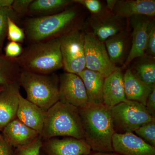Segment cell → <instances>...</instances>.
Segmentation results:
<instances>
[{
	"mask_svg": "<svg viewBox=\"0 0 155 155\" xmlns=\"http://www.w3.org/2000/svg\"><path fill=\"white\" fill-rule=\"evenodd\" d=\"M78 109L84 134L83 140L91 151L114 152L112 139L115 132L110 108L103 104L88 103Z\"/></svg>",
	"mask_w": 155,
	"mask_h": 155,
	"instance_id": "obj_1",
	"label": "cell"
},
{
	"mask_svg": "<svg viewBox=\"0 0 155 155\" xmlns=\"http://www.w3.org/2000/svg\"><path fill=\"white\" fill-rule=\"evenodd\" d=\"M81 18L79 8L72 7L57 14L29 18L25 22V36L31 43L58 38L81 27Z\"/></svg>",
	"mask_w": 155,
	"mask_h": 155,
	"instance_id": "obj_2",
	"label": "cell"
},
{
	"mask_svg": "<svg viewBox=\"0 0 155 155\" xmlns=\"http://www.w3.org/2000/svg\"><path fill=\"white\" fill-rule=\"evenodd\" d=\"M15 60L23 70L39 74L54 73L63 68L60 38L32 43Z\"/></svg>",
	"mask_w": 155,
	"mask_h": 155,
	"instance_id": "obj_3",
	"label": "cell"
},
{
	"mask_svg": "<svg viewBox=\"0 0 155 155\" xmlns=\"http://www.w3.org/2000/svg\"><path fill=\"white\" fill-rule=\"evenodd\" d=\"M40 135L43 140L59 137L83 140L84 134L78 108L58 101L47 111Z\"/></svg>",
	"mask_w": 155,
	"mask_h": 155,
	"instance_id": "obj_4",
	"label": "cell"
},
{
	"mask_svg": "<svg viewBox=\"0 0 155 155\" xmlns=\"http://www.w3.org/2000/svg\"><path fill=\"white\" fill-rule=\"evenodd\" d=\"M19 82L26 99L47 111L59 101V77L54 73L42 74L21 69Z\"/></svg>",
	"mask_w": 155,
	"mask_h": 155,
	"instance_id": "obj_5",
	"label": "cell"
},
{
	"mask_svg": "<svg viewBox=\"0 0 155 155\" xmlns=\"http://www.w3.org/2000/svg\"><path fill=\"white\" fill-rule=\"evenodd\" d=\"M114 131L116 133H134L153 118L145 106L134 101H127L110 108Z\"/></svg>",
	"mask_w": 155,
	"mask_h": 155,
	"instance_id": "obj_6",
	"label": "cell"
},
{
	"mask_svg": "<svg viewBox=\"0 0 155 155\" xmlns=\"http://www.w3.org/2000/svg\"><path fill=\"white\" fill-rule=\"evenodd\" d=\"M84 35L85 31L80 27L59 38L63 68L66 72L77 75L86 69Z\"/></svg>",
	"mask_w": 155,
	"mask_h": 155,
	"instance_id": "obj_7",
	"label": "cell"
},
{
	"mask_svg": "<svg viewBox=\"0 0 155 155\" xmlns=\"http://www.w3.org/2000/svg\"><path fill=\"white\" fill-rule=\"evenodd\" d=\"M84 55L86 69L98 72L104 77L118 68L110 60L104 43L89 31L85 32L84 35Z\"/></svg>",
	"mask_w": 155,
	"mask_h": 155,
	"instance_id": "obj_8",
	"label": "cell"
},
{
	"mask_svg": "<svg viewBox=\"0 0 155 155\" xmlns=\"http://www.w3.org/2000/svg\"><path fill=\"white\" fill-rule=\"evenodd\" d=\"M59 101L77 108L84 107L88 103L83 81L77 74L65 72L60 76Z\"/></svg>",
	"mask_w": 155,
	"mask_h": 155,
	"instance_id": "obj_9",
	"label": "cell"
},
{
	"mask_svg": "<svg viewBox=\"0 0 155 155\" xmlns=\"http://www.w3.org/2000/svg\"><path fill=\"white\" fill-rule=\"evenodd\" d=\"M125 19L107 11L91 16L88 19L91 32L100 41L104 42L108 38L126 29Z\"/></svg>",
	"mask_w": 155,
	"mask_h": 155,
	"instance_id": "obj_10",
	"label": "cell"
},
{
	"mask_svg": "<svg viewBox=\"0 0 155 155\" xmlns=\"http://www.w3.org/2000/svg\"><path fill=\"white\" fill-rule=\"evenodd\" d=\"M91 151L83 140L68 137L43 139L41 148L45 155H85Z\"/></svg>",
	"mask_w": 155,
	"mask_h": 155,
	"instance_id": "obj_11",
	"label": "cell"
},
{
	"mask_svg": "<svg viewBox=\"0 0 155 155\" xmlns=\"http://www.w3.org/2000/svg\"><path fill=\"white\" fill-rule=\"evenodd\" d=\"M152 18L145 16H135L129 18L132 28L130 52L124 66H128L134 59L146 54L148 28Z\"/></svg>",
	"mask_w": 155,
	"mask_h": 155,
	"instance_id": "obj_12",
	"label": "cell"
},
{
	"mask_svg": "<svg viewBox=\"0 0 155 155\" xmlns=\"http://www.w3.org/2000/svg\"><path fill=\"white\" fill-rule=\"evenodd\" d=\"M114 152L119 155H155V147L147 144L134 133H115L112 139Z\"/></svg>",
	"mask_w": 155,
	"mask_h": 155,
	"instance_id": "obj_13",
	"label": "cell"
},
{
	"mask_svg": "<svg viewBox=\"0 0 155 155\" xmlns=\"http://www.w3.org/2000/svg\"><path fill=\"white\" fill-rule=\"evenodd\" d=\"M19 81L9 84L0 91V131L17 117L20 93Z\"/></svg>",
	"mask_w": 155,
	"mask_h": 155,
	"instance_id": "obj_14",
	"label": "cell"
},
{
	"mask_svg": "<svg viewBox=\"0 0 155 155\" xmlns=\"http://www.w3.org/2000/svg\"><path fill=\"white\" fill-rule=\"evenodd\" d=\"M2 132L5 139L15 149L31 144L40 136L37 131L26 126L17 117L6 125Z\"/></svg>",
	"mask_w": 155,
	"mask_h": 155,
	"instance_id": "obj_15",
	"label": "cell"
},
{
	"mask_svg": "<svg viewBox=\"0 0 155 155\" xmlns=\"http://www.w3.org/2000/svg\"><path fill=\"white\" fill-rule=\"evenodd\" d=\"M124 73L118 68L105 78L103 87V104L111 108L128 100L124 89Z\"/></svg>",
	"mask_w": 155,
	"mask_h": 155,
	"instance_id": "obj_16",
	"label": "cell"
},
{
	"mask_svg": "<svg viewBox=\"0 0 155 155\" xmlns=\"http://www.w3.org/2000/svg\"><path fill=\"white\" fill-rule=\"evenodd\" d=\"M113 13L122 19H129L135 16H155L154 0H118Z\"/></svg>",
	"mask_w": 155,
	"mask_h": 155,
	"instance_id": "obj_17",
	"label": "cell"
},
{
	"mask_svg": "<svg viewBox=\"0 0 155 155\" xmlns=\"http://www.w3.org/2000/svg\"><path fill=\"white\" fill-rule=\"evenodd\" d=\"M47 111L19 95L17 118L28 127L37 131L42 130Z\"/></svg>",
	"mask_w": 155,
	"mask_h": 155,
	"instance_id": "obj_18",
	"label": "cell"
},
{
	"mask_svg": "<svg viewBox=\"0 0 155 155\" xmlns=\"http://www.w3.org/2000/svg\"><path fill=\"white\" fill-rule=\"evenodd\" d=\"M104 43L112 63L115 66L124 65L131 47V33L125 29L108 38Z\"/></svg>",
	"mask_w": 155,
	"mask_h": 155,
	"instance_id": "obj_19",
	"label": "cell"
},
{
	"mask_svg": "<svg viewBox=\"0 0 155 155\" xmlns=\"http://www.w3.org/2000/svg\"><path fill=\"white\" fill-rule=\"evenodd\" d=\"M125 96L128 101L137 102L145 106L148 97L155 87L146 84L137 77L131 68L123 76Z\"/></svg>",
	"mask_w": 155,
	"mask_h": 155,
	"instance_id": "obj_20",
	"label": "cell"
},
{
	"mask_svg": "<svg viewBox=\"0 0 155 155\" xmlns=\"http://www.w3.org/2000/svg\"><path fill=\"white\" fill-rule=\"evenodd\" d=\"M77 75L83 81L88 103L103 104V87L105 77L98 72L87 69Z\"/></svg>",
	"mask_w": 155,
	"mask_h": 155,
	"instance_id": "obj_21",
	"label": "cell"
},
{
	"mask_svg": "<svg viewBox=\"0 0 155 155\" xmlns=\"http://www.w3.org/2000/svg\"><path fill=\"white\" fill-rule=\"evenodd\" d=\"M70 0H35L29 7L28 13L41 16L60 13L74 3Z\"/></svg>",
	"mask_w": 155,
	"mask_h": 155,
	"instance_id": "obj_22",
	"label": "cell"
},
{
	"mask_svg": "<svg viewBox=\"0 0 155 155\" xmlns=\"http://www.w3.org/2000/svg\"><path fill=\"white\" fill-rule=\"evenodd\" d=\"M21 71L15 59L0 54V88L19 81Z\"/></svg>",
	"mask_w": 155,
	"mask_h": 155,
	"instance_id": "obj_23",
	"label": "cell"
},
{
	"mask_svg": "<svg viewBox=\"0 0 155 155\" xmlns=\"http://www.w3.org/2000/svg\"><path fill=\"white\" fill-rule=\"evenodd\" d=\"M140 58L131 69L143 82L149 86H155V58L145 54Z\"/></svg>",
	"mask_w": 155,
	"mask_h": 155,
	"instance_id": "obj_24",
	"label": "cell"
},
{
	"mask_svg": "<svg viewBox=\"0 0 155 155\" xmlns=\"http://www.w3.org/2000/svg\"><path fill=\"white\" fill-rule=\"evenodd\" d=\"M17 15L11 7L0 8V53L2 49L7 35L8 27V19L9 17L13 20L18 19Z\"/></svg>",
	"mask_w": 155,
	"mask_h": 155,
	"instance_id": "obj_25",
	"label": "cell"
},
{
	"mask_svg": "<svg viewBox=\"0 0 155 155\" xmlns=\"http://www.w3.org/2000/svg\"><path fill=\"white\" fill-rule=\"evenodd\" d=\"M134 133L147 144L155 147V119L143 125Z\"/></svg>",
	"mask_w": 155,
	"mask_h": 155,
	"instance_id": "obj_26",
	"label": "cell"
},
{
	"mask_svg": "<svg viewBox=\"0 0 155 155\" xmlns=\"http://www.w3.org/2000/svg\"><path fill=\"white\" fill-rule=\"evenodd\" d=\"M7 36L10 41L22 43L25 38V31L17 25L15 21L9 17L8 19Z\"/></svg>",
	"mask_w": 155,
	"mask_h": 155,
	"instance_id": "obj_27",
	"label": "cell"
},
{
	"mask_svg": "<svg viewBox=\"0 0 155 155\" xmlns=\"http://www.w3.org/2000/svg\"><path fill=\"white\" fill-rule=\"evenodd\" d=\"M43 139L41 136L31 144L26 146L15 149L14 155H40Z\"/></svg>",
	"mask_w": 155,
	"mask_h": 155,
	"instance_id": "obj_28",
	"label": "cell"
},
{
	"mask_svg": "<svg viewBox=\"0 0 155 155\" xmlns=\"http://www.w3.org/2000/svg\"><path fill=\"white\" fill-rule=\"evenodd\" d=\"M74 2L86 8L92 16L99 15L106 11L105 7L99 0H74Z\"/></svg>",
	"mask_w": 155,
	"mask_h": 155,
	"instance_id": "obj_29",
	"label": "cell"
},
{
	"mask_svg": "<svg viewBox=\"0 0 155 155\" xmlns=\"http://www.w3.org/2000/svg\"><path fill=\"white\" fill-rule=\"evenodd\" d=\"M146 54L153 58L155 57V22L153 18L151 20L148 28Z\"/></svg>",
	"mask_w": 155,
	"mask_h": 155,
	"instance_id": "obj_30",
	"label": "cell"
},
{
	"mask_svg": "<svg viewBox=\"0 0 155 155\" xmlns=\"http://www.w3.org/2000/svg\"><path fill=\"white\" fill-rule=\"evenodd\" d=\"M23 50L20 43L10 41L5 48V56L8 58L15 59L22 54Z\"/></svg>",
	"mask_w": 155,
	"mask_h": 155,
	"instance_id": "obj_31",
	"label": "cell"
},
{
	"mask_svg": "<svg viewBox=\"0 0 155 155\" xmlns=\"http://www.w3.org/2000/svg\"><path fill=\"white\" fill-rule=\"evenodd\" d=\"M32 1V0H15L11 8L18 16L25 15L28 13L29 7Z\"/></svg>",
	"mask_w": 155,
	"mask_h": 155,
	"instance_id": "obj_32",
	"label": "cell"
},
{
	"mask_svg": "<svg viewBox=\"0 0 155 155\" xmlns=\"http://www.w3.org/2000/svg\"><path fill=\"white\" fill-rule=\"evenodd\" d=\"M15 149L9 144L0 134V155H14Z\"/></svg>",
	"mask_w": 155,
	"mask_h": 155,
	"instance_id": "obj_33",
	"label": "cell"
},
{
	"mask_svg": "<svg viewBox=\"0 0 155 155\" xmlns=\"http://www.w3.org/2000/svg\"><path fill=\"white\" fill-rule=\"evenodd\" d=\"M145 106L150 115L153 118H155V87L148 97Z\"/></svg>",
	"mask_w": 155,
	"mask_h": 155,
	"instance_id": "obj_34",
	"label": "cell"
},
{
	"mask_svg": "<svg viewBox=\"0 0 155 155\" xmlns=\"http://www.w3.org/2000/svg\"><path fill=\"white\" fill-rule=\"evenodd\" d=\"M116 1L117 0H107L106 1L107 2V5L105 6L106 10L113 13V9L114 8Z\"/></svg>",
	"mask_w": 155,
	"mask_h": 155,
	"instance_id": "obj_35",
	"label": "cell"
},
{
	"mask_svg": "<svg viewBox=\"0 0 155 155\" xmlns=\"http://www.w3.org/2000/svg\"><path fill=\"white\" fill-rule=\"evenodd\" d=\"M14 0H0V8L11 7Z\"/></svg>",
	"mask_w": 155,
	"mask_h": 155,
	"instance_id": "obj_36",
	"label": "cell"
},
{
	"mask_svg": "<svg viewBox=\"0 0 155 155\" xmlns=\"http://www.w3.org/2000/svg\"><path fill=\"white\" fill-rule=\"evenodd\" d=\"M85 155H119L114 152H101L91 151L89 153Z\"/></svg>",
	"mask_w": 155,
	"mask_h": 155,
	"instance_id": "obj_37",
	"label": "cell"
},
{
	"mask_svg": "<svg viewBox=\"0 0 155 155\" xmlns=\"http://www.w3.org/2000/svg\"><path fill=\"white\" fill-rule=\"evenodd\" d=\"M40 155H45L41 151L40 154Z\"/></svg>",
	"mask_w": 155,
	"mask_h": 155,
	"instance_id": "obj_38",
	"label": "cell"
},
{
	"mask_svg": "<svg viewBox=\"0 0 155 155\" xmlns=\"http://www.w3.org/2000/svg\"><path fill=\"white\" fill-rule=\"evenodd\" d=\"M3 88H0V91H2V90Z\"/></svg>",
	"mask_w": 155,
	"mask_h": 155,
	"instance_id": "obj_39",
	"label": "cell"
}]
</instances>
